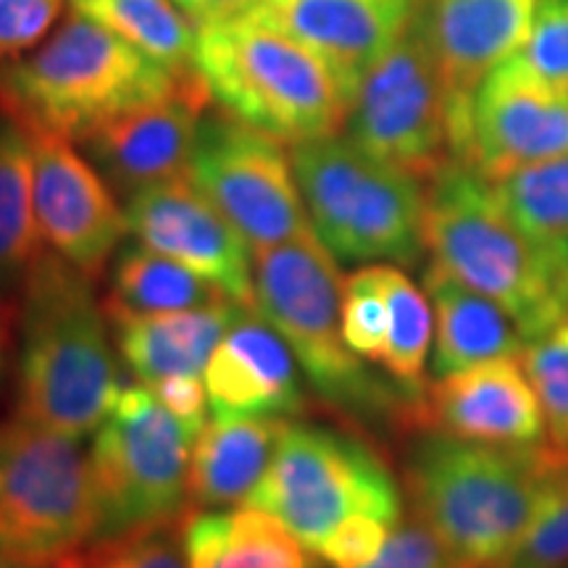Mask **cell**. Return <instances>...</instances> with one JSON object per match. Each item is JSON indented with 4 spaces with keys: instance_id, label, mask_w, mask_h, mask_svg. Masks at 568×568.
Returning a JSON list of instances; mask_svg holds the SVG:
<instances>
[{
    "instance_id": "5bb4252c",
    "label": "cell",
    "mask_w": 568,
    "mask_h": 568,
    "mask_svg": "<svg viewBox=\"0 0 568 568\" xmlns=\"http://www.w3.org/2000/svg\"><path fill=\"white\" fill-rule=\"evenodd\" d=\"M40 240L82 274L98 276L126 232L111 184L61 134L30 126Z\"/></svg>"
},
{
    "instance_id": "7c38bea8",
    "label": "cell",
    "mask_w": 568,
    "mask_h": 568,
    "mask_svg": "<svg viewBox=\"0 0 568 568\" xmlns=\"http://www.w3.org/2000/svg\"><path fill=\"white\" fill-rule=\"evenodd\" d=\"M187 176L253 251L314 234L293 166L272 134L237 119H203Z\"/></svg>"
},
{
    "instance_id": "ba28073f",
    "label": "cell",
    "mask_w": 568,
    "mask_h": 568,
    "mask_svg": "<svg viewBox=\"0 0 568 568\" xmlns=\"http://www.w3.org/2000/svg\"><path fill=\"white\" fill-rule=\"evenodd\" d=\"M305 550L353 516H376L397 527L403 493L393 468L366 437L324 424H287L266 474L247 497Z\"/></svg>"
},
{
    "instance_id": "5b68a950",
    "label": "cell",
    "mask_w": 568,
    "mask_h": 568,
    "mask_svg": "<svg viewBox=\"0 0 568 568\" xmlns=\"http://www.w3.org/2000/svg\"><path fill=\"white\" fill-rule=\"evenodd\" d=\"M180 77L80 13L40 51L0 63V101L24 124L74 142L116 113L163 95Z\"/></svg>"
},
{
    "instance_id": "d4e9b609",
    "label": "cell",
    "mask_w": 568,
    "mask_h": 568,
    "mask_svg": "<svg viewBox=\"0 0 568 568\" xmlns=\"http://www.w3.org/2000/svg\"><path fill=\"white\" fill-rule=\"evenodd\" d=\"M40 251L30 130L0 101V297L21 287Z\"/></svg>"
},
{
    "instance_id": "8d00e7d4",
    "label": "cell",
    "mask_w": 568,
    "mask_h": 568,
    "mask_svg": "<svg viewBox=\"0 0 568 568\" xmlns=\"http://www.w3.org/2000/svg\"><path fill=\"white\" fill-rule=\"evenodd\" d=\"M393 529L376 516H353L324 539L316 556L332 568H361L382 550Z\"/></svg>"
},
{
    "instance_id": "ab89813d",
    "label": "cell",
    "mask_w": 568,
    "mask_h": 568,
    "mask_svg": "<svg viewBox=\"0 0 568 568\" xmlns=\"http://www.w3.org/2000/svg\"><path fill=\"white\" fill-rule=\"evenodd\" d=\"M11 326H13V308L9 305V297H0V376H3L6 358H9Z\"/></svg>"
},
{
    "instance_id": "d6986e66",
    "label": "cell",
    "mask_w": 568,
    "mask_h": 568,
    "mask_svg": "<svg viewBox=\"0 0 568 568\" xmlns=\"http://www.w3.org/2000/svg\"><path fill=\"white\" fill-rule=\"evenodd\" d=\"M213 416L287 418L305 408V393L293 351L280 332L253 308L234 318L205 366Z\"/></svg>"
},
{
    "instance_id": "4dcf8cb0",
    "label": "cell",
    "mask_w": 568,
    "mask_h": 568,
    "mask_svg": "<svg viewBox=\"0 0 568 568\" xmlns=\"http://www.w3.org/2000/svg\"><path fill=\"white\" fill-rule=\"evenodd\" d=\"M521 364L542 408L548 439L560 450H568V316L529 339Z\"/></svg>"
},
{
    "instance_id": "8fae6325",
    "label": "cell",
    "mask_w": 568,
    "mask_h": 568,
    "mask_svg": "<svg viewBox=\"0 0 568 568\" xmlns=\"http://www.w3.org/2000/svg\"><path fill=\"white\" fill-rule=\"evenodd\" d=\"M424 6L358 82L345 122L355 145L418 180H432L450 159V140L445 80Z\"/></svg>"
},
{
    "instance_id": "f35d334b",
    "label": "cell",
    "mask_w": 568,
    "mask_h": 568,
    "mask_svg": "<svg viewBox=\"0 0 568 568\" xmlns=\"http://www.w3.org/2000/svg\"><path fill=\"white\" fill-rule=\"evenodd\" d=\"M176 6H182L190 17L203 21V24H213V21H226L237 19L258 9L264 0H174Z\"/></svg>"
},
{
    "instance_id": "83f0119b",
    "label": "cell",
    "mask_w": 568,
    "mask_h": 568,
    "mask_svg": "<svg viewBox=\"0 0 568 568\" xmlns=\"http://www.w3.org/2000/svg\"><path fill=\"white\" fill-rule=\"evenodd\" d=\"M84 17L101 21L172 74L195 71L197 32L172 0H71Z\"/></svg>"
},
{
    "instance_id": "d6a6232c",
    "label": "cell",
    "mask_w": 568,
    "mask_h": 568,
    "mask_svg": "<svg viewBox=\"0 0 568 568\" xmlns=\"http://www.w3.org/2000/svg\"><path fill=\"white\" fill-rule=\"evenodd\" d=\"M514 55L531 77L568 98V0H537L531 30Z\"/></svg>"
},
{
    "instance_id": "b9f144b4",
    "label": "cell",
    "mask_w": 568,
    "mask_h": 568,
    "mask_svg": "<svg viewBox=\"0 0 568 568\" xmlns=\"http://www.w3.org/2000/svg\"><path fill=\"white\" fill-rule=\"evenodd\" d=\"M556 295H558L560 308H564L566 314H568V272L556 282Z\"/></svg>"
},
{
    "instance_id": "4316f807",
    "label": "cell",
    "mask_w": 568,
    "mask_h": 568,
    "mask_svg": "<svg viewBox=\"0 0 568 568\" xmlns=\"http://www.w3.org/2000/svg\"><path fill=\"white\" fill-rule=\"evenodd\" d=\"M230 297L219 293L211 282L176 264L145 245H130L119 253L111 268L105 314L109 318L124 316H159L174 311H190Z\"/></svg>"
},
{
    "instance_id": "cb8c5ba5",
    "label": "cell",
    "mask_w": 568,
    "mask_h": 568,
    "mask_svg": "<svg viewBox=\"0 0 568 568\" xmlns=\"http://www.w3.org/2000/svg\"><path fill=\"white\" fill-rule=\"evenodd\" d=\"M184 550L190 568H308L303 545L253 506L187 516Z\"/></svg>"
},
{
    "instance_id": "f1b7e54d",
    "label": "cell",
    "mask_w": 568,
    "mask_h": 568,
    "mask_svg": "<svg viewBox=\"0 0 568 568\" xmlns=\"http://www.w3.org/2000/svg\"><path fill=\"white\" fill-rule=\"evenodd\" d=\"M376 274H379L389 314L387 347L379 366L406 393L424 397L429 387L424 374L432 347V324H435L429 297L408 280L403 268L393 264H376Z\"/></svg>"
},
{
    "instance_id": "836d02e7",
    "label": "cell",
    "mask_w": 568,
    "mask_h": 568,
    "mask_svg": "<svg viewBox=\"0 0 568 568\" xmlns=\"http://www.w3.org/2000/svg\"><path fill=\"white\" fill-rule=\"evenodd\" d=\"M500 568H568V458L552 477L535 524Z\"/></svg>"
},
{
    "instance_id": "74e56055",
    "label": "cell",
    "mask_w": 568,
    "mask_h": 568,
    "mask_svg": "<svg viewBox=\"0 0 568 568\" xmlns=\"http://www.w3.org/2000/svg\"><path fill=\"white\" fill-rule=\"evenodd\" d=\"M153 395L159 397L163 408L180 422L184 429L197 439L203 432L205 410H209V389L201 382L197 374H182V376H169L151 385Z\"/></svg>"
},
{
    "instance_id": "9c48e42d",
    "label": "cell",
    "mask_w": 568,
    "mask_h": 568,
    "mask_svg": "<svg viewBox=\"0 0 568 568\" xmlns=\"http://www.w3.org/2000/svg\"><path fill=\"white\" fill-rule=\"evenodd\" d=\"M95 535L90 453L21 416L0 424V552L51 566Z\"/></svg>"
},
{
    "instance_id": "ffe728a7",
    "label": "cell",
    "mask_w": 568,
    "mask_h": 568,
    "mask_svg": "<svg viewBox=\"0 0 568 568\" xmlns=\"http://www.w3.org/2000/svg\"><path fill=\"white\" fill-rule=\"evenodd\" d=\"M537 0H426V27L447 92V119L489 71L524 45Z\"/></svg>"
},
{
    "instance_id": "52a82bcc",
    "label": "cell",
    "mask_w": 568,
    "mask_h": 568,
    "mask_svg": "<svg viewBox=\"0 0 568 568\" xmlns=\"http://www.w3.org/2000/svg\"><path fill=\"white\" fill-rule=\"evenodd\" d=\"M424 240L432 264L503 305L527 343L568 316L556 280L503 211L493 182L466 163L447 159L429 180Z\"/></svg>"
},
{
    "instance_id": "9a60e30c",
    "label": "cell",
    "mask_w": 568,
    "mask_h": 568,
    "mask_svg": "<svg viewBox=\"0 0 568 568\" xmlns=\"http://www.w3.org/2000/svg\"><path fill=\"white\" fill-rule=\"evenodd\" d=\"M124 222L142 245L187 266L230 301L253 308V247L187 174L130 195Z\"/></svg>"
},
{
    "instance_id": "f546056e",
    "label": "cell",
    "mask_w": 568,
    "mask_h": 568,
    "mask_svg": "<svg viewBox=\"0 0 568 568\" xmlns=\"http://www.w3.org/2000/svg\"><path fill=\"white\" fill-rule=\"evenodd\" d=\"M48 568H190L184 516L111 537H95Z\"/></svg>"
},
{
    "instance_id": "2e32d148",
    "label": "cell",
    "mask_w": 568,
    "mask_h": 568,
    "mask_svg": "<svg viewBox=\"0 0 568 568\" xmlns=\"http://www.w3.org/2000/svg\"><path fill=\"white\" fill-rule=\"evenodd\" d=\"M209 98L197 71H190L172 90L116 113L80 142L111 190L134 195L187 174Z\"/></svg>"
},
{
    "instance_id": "6da1fadb",
    "label": "cell",
    "mask_w": 568,
    "mask_h": 568,
    "mask_svg": "<svg viewBox=\"0 0 568 568\" xmlns=\"http://www.w3.org/2000/svg\"><path fill=\"white\" fill-rule=\"evenodd\" d=\"M568 450L489 445L422 429L406 453V487L416 518L471 568H500L542 508Z\"/></svg>"
},
{
    "instance_id": "7402d4cb",
    "label": "cell",
    "mask_w": 568,
    "mask_h": 568,
    "mask_svg": "<svg viewBox=\"0 0 568 568\" xmlns=\"http://www.w3.org/2000/svg\"><path fill=\"white\" fill-rule=\"evenodd\" d=\"M243 311L245 305L219 301L174 314L111 318V324L126 368L142 385L151 387L169 376H201L213 351Z\"/></svg>"
},
{
    "instance_id": "277c9868",
    "label": "cell",
    "mask_w": 568,
    "mask_h": 568,
    "mask_svg": "<svg viewBox=\"0 0 568 568\" xmlns=\"http://www.w3.org/2000/svg\"><path fill=\"white\" fill-rule=\"evenodd\" d=\"M195 71L232 119L280 142L337 134L351 105L322 55L247 13L203 24Z\"/></svg>"
},
{
    "instance_id": "7a4b0ae2",
    "label": "cell",
    "mask_w": 568,
    "mask_h": 568,
    "mask_svg": "<svg viewBox=\"0 0 568 568\" xmlns=\"http://www.w3.org/2000/svg\"><path fill=\"white\" fill-rule=\"evenodd\" d=\"M343 276L316 234L255 251L253 311L280 332L326 406L358 424L422 429L424 397L376 374L343 337Z\"/></svg>"
},
{
    "instance_id": "484cf974",
    "label": "cell",
    "mask_w": 568,
    "mask_h": 568,
    "mask_svg": "<svg viewBox=\"0 0 568 568\" xmlns=\"http://www.w3.org/2000/svg\"><path fill=\"white\" fill-rule=\"evenodd\" d=\"M503 211L552 280L568 272V153L493 182Z\"/></svg>"
},
{
    "instance_id": "e0dca14e",
    "label": "cell",
    "mask_w": 568,
    "mask_h": 568,
    "mask_svg": "<svg viewBox=\"0 0 568 568\" xmlns=\"http://www.w3.org/2000/svg\"><path fill=\"white\" fill-rule=\"evenodd\" d=\"M422 6L424 0H264L247 17L322 55L353 98L372 63L400 38Z\"/></svg>"
},
{
    "instance_id": "44dd1931",
    "label": "cell",
    "mask_w": 568,
    "mask_h": 568,
    "mask_svg": "<svg viewBox=\"0 0 568 568\" xmlns=\"http://www.w3.org/2000/svg\"><path fill=\"white\" fill-rule=\"evenodd\" d=\"M424 293L435 314L432 376H450L497 358H521L527 339L514 318L493 297L447 274L426 266Z\"/></svg>"
},
{
    "instance_id": "d590c367",
    "label": "cell",
    "mask_w": 568,
    "mask_h": 568,
    "mask_svg": "<svg viewBox=\"0 0 568 568\" xmlns=\"http://www.w3.org/2000/svg\"><path fill=\"white\" fill-rule=\"evenodd\" d=\"M63 0H0V63L32 51L61 17Z\"/></svg>"
},
{
    "instance_id": "603a6c76",
    "label": "cell",
    "mask_w": 568,
    "mask_h": 568,
    "mask_svg": "<svg viewBox=\"0 0 568 568\" xmlns=\"http://www.w3.org/2000/svg\"><path fill=\"white\" fill-rule=\"evenodd\" d=\"M287 424V418L213 416L190 458L187 497L193 506L213 510L247 500L272 464Z\"/></svg>"
},
{
    "instance_id": "4fadbf2b",
    "label": "cell",
    "mask_w": 568,
    "mask_h": 568,
    "mask_svg": "<svg viewBox=\"0 0 568 568\" xmlns=\"http://www.w3.org/2000/svg\"><path fill=\"white\" fill-rule=\"evenodd\" d=\"M450 159L485 180L568 153V98L531 77L516 55L489 71L464 109L447 119Z\"/></svg>"
},
{
    "instance_id": "1f68e13d",
    "label": "cell",
    "mask_w": 568,
    "mask_h": 568,
    "mask_svg": "<svg viewBox=\"0 0 568 568\" xmlns=\"http://www.w3.org/2000/svg\"><path fill=\"white\" fill-rule=\"evenodd\" d=\"M387 301L376 264L358 268L343 282V337L368 364H382L387 347Z\"/></svg>"
},
{
    "instance_id": "3957f363",
    "label": "cell",
    "mask_w": 568,
    "mask_h": 568,
    "mask_svg": "<svg viewBox=\"0 0 568 568\" xmlns=\"http://www.w3.org/2000/svg\"><path fill=\"white\" fill-rule=\"evenodd\" d=\"M19 322L17 416L74 439L95 432L122 385L92 276L42 245L21 282Z\"/></svg>"
},
{
    "instance_id": "30bf717a",
    "label": "cell",
    "mask_w": 568,
    "mask_h": 568,
    "mask_svg": "<svg viewBox=\"0 0 568 568\" xmlns=\"http://www.w3.org/2000/svg\"><path fill=\"white\" fill-rule=\"evenodd\" d=\"M193 445L195 437L161 406L151 387L119 389L90 447L95 537L182 518Z\"/></svg>"
},
{
    "instance_id": "60d3db41",
    "label": "cell",
    "mask_w": 568,
    "mask_h": 568,
    "mask_svg": "<svg viewBox=\"0 0 568 568\" xmlns=\"http://www.w3.org/2000/svg\"><path fill=\"white\" fill-rule=\"evenodd\" d=\"M0 568H48V566L30 564V560H21V558H13V556H6V552H0Z\"/></svg>"
},
{
    "instance_id": "8992f818",
    "label": "cell",
    "mask_w": 568,
    "mask_h": 568,
    "mask_svg": "<svg viewBox=\"0 0 568 568\" xmlns=\"http://www.w3.org/2000/svg\"><path fill=\"white\" fill-rule=\"evenodd\" d=\"M293 172L311 230L343 264L414 266L426 251L422 180L351 138L297 142Z\"/></svg>"
},
{
    "instance_id": "ac0fdd59",
    "label": "cell",
    "mask_w": 568,
    "mask_h": 568,
    "mask_svg": "<svg viewBox=\"0 0 568 568\" xmlns=\"http://www.w3.org/2000/svg\"><path fill=\"white\" fill-rule=\"evenodd\" d=\"M422 429L489 445H537L548 439L521 358H497L439 376L426 387Z\"/></svg>"
},
{
    "instance_id": "e575fe53",
    "label": "cell",
    "mask_w": 568,
    "mask_h": 568,
    "mask_svg": "<svg viewBox=\"0 0 568 568\" xmlns=\"http://www.w3.org/2000/svg\"><path fill=\"white\" fill-rule=\"evenodd\" d=\"M361 568H471L447 550V545L422 518L400 521L382 550Z\"/></svg>"
}]
</instances>
